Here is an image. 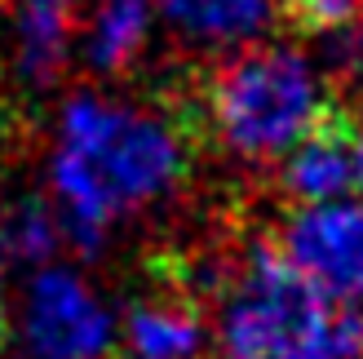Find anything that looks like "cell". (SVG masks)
Here are the masks:
<instances>
[{"mask_svg": "<svg viewBox=\"0 0 363 359\" xmlns=\"http://www.w3.org/2000/svg\"><path fill=\"white\" fill-rule=\"evenodd\" d=\"M186 169V138L173 120L76 94L62 106L53 151V213L62 240L94 253L111 222L169 195Z\"/></svg>", "mask_w": 363, "mask_h": 359, "instance_id": "1", "label": "cell"}, {"mask_svg": "<svg viewBox=\"0 0 363 359\" xmlns=\"http://www.w3.org/2000/svg\"><path fill=\"white\" fill-rule=\"evenodd\" d=\"M363 13V0H279V18L301 35H337Z\"/></svg>", "mask_w": 363, "mask_h": 359, "instance_id": "12", "label": "cell"}, {"mask_svg": "<svg viewBox=\"0 0 363 359\" xmlns=\"http://www.w3.org/2000/svg\"><path fill=\"white\" fill-rule=\"evenodd\" d=\"M204 102L217 142L248 165L284 160L333 106L319 71L293 45H248L222 58Z\"/></svg>", "mask_w": 363, "mask_h": 359, "instance_id": "3", "label": "cell"}, {"mask_svg": "<svg viewBox=\"0 0 363 359\" xmlns=\"http://www.w3.org/2000/svg\"><path fill=\"white\" fill-rule=\"evenodd\" d=\"M270 244L323 302L363 306V200L293 209Z\"/></svg>", "mask_w": 363, "mask_h": 359, "instance_id": "5", "label": "cell"}, {"mask_svg": "<svg viewBox=\"0 0 363 359\" xmlns=\"http://www.w3.org/2000/svg\"><path fill=\"white\" fill-rule=\"evenodd\" d=\"M323 58H328V67L341 80H363V13L346 31L323 35Z\"/></svg>", "mask_w": 363, "mask_h": 359, "instance_id": "13", "label": "cell"}, {"mask_svg": "<svg viewBox=\"0 0 363 359\" xmlns=\"http://www.w3.org/2000/svg\"><path fill=\"white\" fill-rule=\"evenodd\" d=\"M350 177H354V191L363 195V120H354L350 129Z\"/></svg>", "mask_w": 363, "mask_h": 359, "instance_id": "14", "label": "cell"}, {"mask_svg": "<svg viewBox=\"0 0 363 359\" xmlns=\"http://www.w3.org/2000/svg\"><path fill=\"white\" fill-rule=\"evenodd\" d=\"M120 346L133 359H208V319L186 293L138 297L124 315Z\"/></svg>", "mask_w": 363, "mask_h": 359, "instance_id": "8", "label": "cell"}, {"mask_svg": "<svg viewBox=\"0 0 363 359\" xmlns=\"http://www.w3.org/2000/svg\"><path fill=\"white\" fill-rule=\"evenodd\" d=\"M222 359H363V311L333 306L257 240L230 271L217 319Z\"/></svg>", "mask_w": 363, "mask_h": 359, "instance_id": "2", "label": "cell"}, {"mask_svg": "<svg viewBox=\"0 0 363 359\" xmlns=\"http://www.w3.org/2000/svg\"><path fill=\"white\" fill-rule=\"evenodd\" d=\"M350 129H354V116L341 102H333L315 129L279 160V187L297 209L337 204V200H346L354 191Z\"/></svg>", "mask_w": 363, "mask_h": 359, "instance_id": "6", "label": "cell"}, {"mask_svg": "<svg viewBox=\"0 0 363 359\" xmlns=\"http://www.w3.org/2000/svg\"><path fill=\"white\" fill-rule=\"evenodd\" d=\"M151 23V0H94L84 13V67L98 76H120L142 53Z\"/></svg>", "mask_w": 363, "mask_h": 359, "instance_id": "10", "label": "cell"}, {"mask_svg": "<svg viewBox=\"0 0 363 359\" xmlns=\"http://www.w3.org/2000/svg\"><path fill=\"white\" fill-rule=\"evenodd\" d=\"M151 5L182 45L226 58L248 45H266V31L279 18V0H151Z\"/></svg>", "mask_w": 363, "mask_h": 359, "instance_id": "7", "label": "cell"}, {"mask_svg": "<svg viewBox=\"0 0 363 359\" xmlns=\"http://www.w3.org/2000/svg\"><path fill=\"white\" fill-rule=\"evenodd\" d=\"M23 342L31 359H120V328L89 280L45 266L23 297Z\"/></svg>", "mask_w": 363, "mask_h": 359, "instance_id": "4", "label": "cell"}, {"mask_svg": "<svg viewBox=\"0 0 363 359\" xmlns=\"http://www.w3.org/2000/svg\"><path fill=\"white\" fill-rule=\"evenodd\" d=\"M62 244L58 213L45 200H13L0 209V262L13 266H45Z\"/></svg>", "mask_w": 363, "mask_h": 359, "instance_id": "11", "label": "cell"}, {"mask_svg": "<svg viewBox=\"0 0 363 359\" xmlns=\"http://www.w3.org/2000/svg\"><path fill=\"white\" fill-rule=\"evenodd\" d=\"M80 0H13V45L18 67L31 84L58 80L76 35Z\"/></svg>", "mask_w": 363, "mask_h": 359, "instance_id": "9", "label": "cell"}, {"mask_svg": "<svg viewBox=\"0 0 363 359\" xmlns=\"http://www.w3.org/2000/svg\"><path fill=\"white\" fill-rule=\"evenodd\" d=\"M9 333V306H5V289H0V342H5Z\"/></svg>", "mask_w": 363, "mask_h": 359, "instance_id": "15", "label": "cell"}]
</instances>
